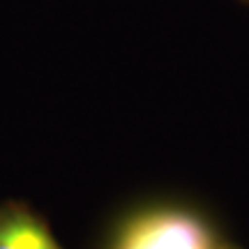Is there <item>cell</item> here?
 I'll return each instance as SVG.
<instances>
[{"label": "cell", "mask_w": 249, "mask_h": 249, "mask_svg": "<svg viewBox=\"0 0 249 249\" xmlns=\"http://www.w3.org/2000/svg\"><path fill=\"white\" fill-rule=\"evenodd\" d=\"M102 249H231V240L196 208L150 203L124 213Z\"/></svg>", "instance_id": "cell-1"}, {"label": "cell", "mask_w": 249, "mask_h": 249, "mask_svg": "<svg viewBox=\"0 0 249 249\" xmlns=\"http://www.w3.org/2000/svg\"><path fill=\"white\" fill-rule=\"evenodd\" d=\"M0 249H65L51 224L23 201L0 203Z\"/></svg>", "instance_id": "cell-2"}, {"label": "cell", "mask_w": 249, "mask_h": 249, "mask_svg": "<svg viewBox=\"0 0 249 249\" xmlns=\"http://www.w3.org/2000/svg\"><path fill=\"white\" fill-rule=\"evenodd\" d=\"M231 249H245V247H240L238 242H231Z\"/></svg>", "instance_id": "cell-3"}]
</instances>
